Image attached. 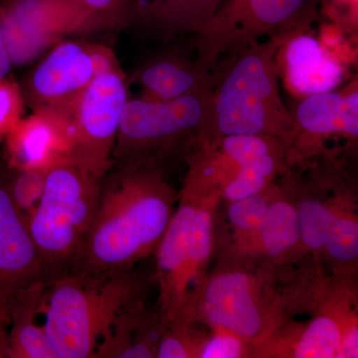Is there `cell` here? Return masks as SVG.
<instances>
[{
    "instance_id": "obj_11",
    "label": "cell",
    "mask_w": 358,
    "mask_h": 358,
    "mask_svg": "<svg viewBox=\"0 0 358 358\" xmlns=\"http://www.w3.org/2000/svg\"><path fill=\"white\" fill-rule=\"evenodd\" d=\"M128 100L121 68L96 78L71 113L74 143L72 162L98 178H105L114 166L113 152Z\"/></svg>"
},
{
    "instance_id": "obj_4",
    "label": "cell",
    "mask_w": 358,
    "mask_h": 358,
    "mask_svg": "<svg viewBox=\"0 0 358 358\" xmlns=\"http://www.w3.org/2000/svg\"><path fill=\"white\" fill-rule=\"evenodd\" d=\"M189 167L178 204L155 251L159 313L166 326L187 317L197 289L208 274L222 192Z\"/></svg>"
},
{
    "instance_id": "obj_30",
    "label": "cell",
    "mask_w": 358,
    "mask_h": 358,
    "mask_svg": "<svg viewBox=\"0 0 358 358\" xmlns=\"http://www.w3.org/2000/svg\"><path fill=\"white\" fill-rule=\"evenodd\" d=\"M274 181L268 180L252 169H239L222 188V201L235 202L248 199L265 190Z\"/></svg>"
},
{
    "instance_id": "obj_3",
    "label": "cell",
    "mask_w": 358,
    "mask_h": 358,
    "mask_svg": "<svg viewBox=\"0 0 358 358\" xmlns=\"http://www.w3.org/2000/svg\"><path fill=\"white\" fill-rule=\"evenodd\" d=\"M293 33L229 54L213 67L210 114L199 145L227 136L264 134L281 141L289 157L296 126L280 95L275 55Z\"/></svg>"
},
{
    "instance_id": "obj_15",
    "label": "cell",
    "mask_w": 358,
    "mask_h": 358,
    "mask_svg": "<svg viewBox=\"0 0 358 358\" xmlns=\"http://www.w3.org/2000/svg\"><path fill=\"white\" fill-rule=\"evenodd\" d=\"M223 258L248 259L273 265H294L307 258L301 244L298 212L286 185L278 186L255 232L228 245Z\"/></svg>"
},
{
    "instance_id": "obj_13",
    "label": "cell",
    "mask_w": 358,
    "mask_h": 358,
    "mask_svg": "<svg viewBox=\"0 0 358 358\" xmlns=\"http://www.w3.org/2000/svg\"><path fill=\"white\" fill-rule=\"evenodd\" d=\"M50 280L25 216L8 185L0 181V329H8L14 308L26 293Z\"/></svg>"
},
{
    "instance_id": "obj_22",
    "label": "cell",
    "mask_w": 358,
    "mask_h": 358,
    "mask_svg": "<svg viewBox=\"0 0 358 358\" xmlns=\"http://www.w3.org/2000/svg\"><path fill=\"white\" fill-rule=\"evenodd\" d=\"M285 178V185L291 193L298 212L303 251L315 265L322 266V252L333 220L334 195L327 197L322 192H310L292 178L291 173Z\"/></svg>"
},
{
    "instance_id": "obj_32",
    "label": "cell",
    "mask_w": 358,
    "mask_h": 358,
    "mask_svg": "<svg viewBox=\"0 0 358 358\" xmlns=\"http://www.w3.org/2000/svg\"><path fill=\"white\" fill-rule=\"evenodd\" d=\"M8 331L0 329V358H8V343H7Z\"/></svg>"
},
{
    "instance_id": "obj_16",
    "label": "cell",
    "mask_w": 358,
    "mask_h": 358,
    "mask_svg": "<svg viewBox=\"0 0 358 358\" xmlns=\"http://www.w3.org/2000/svg\"><path fill=\"white\" fill-rule=\"evenodd\" d=\"M296 138L288 157L289 164L307 159L319 150L322 140L339 134L350 140L358 136V91H331L308 96L293 115Z\"/></svg>"
},
{
    "instance_id": "obj_1",
    "label": "cell",
    "mask_w": 358,
    "mask_h": 358,
    "mask_svg": "<svg viewBox=\"0 0 358 358\" xmlns=\"http://www.w3.org/2000/svg\"><path fill=\"white\" fill-rule=\"evenodd\" d=\"M293 266L221 259L197 289L187 320L239 336L253 357L292 315L310 312L320 268L310 262L296 272Z\"/></svg>"
},
{
    "instance_id": "obj_27",
    "label": "cell",
    "mask_w": 358,
    "mask_h": 358,
    "mask_svg": "<svg viewBox=\"0 0 358 358\" xmlns=\"http://www.w3.org/2000/svg\"><path fill=\"white\" fill-rule=\"evenodd\" d=\"M47 171H18L13 183L8 185L14 203L27 219L38 205L43 194Z\"/></svg>"
},
{
    "instance_id": "obj_6",
    "label": "cell",
    "mask_w": 358,
    "mask_h": 358,
    "mask_svg": "<svg viewBox=\"0 0 358 358\" xmlns=\"http://www.w3.org/2000/svg\"><path fill=\"white\" fill-rule=\"evenodd\" d=\"M102 180L72 160L47 171L43 194L26 221L51 280L70 274L76 266L95 218Z\"/></svg>"
},
{
    "instance_id": "obj_26",
    "label": "cell",
    "mask_w": 358,
    "mask_h": 358,
    "mask_svg": "<svg viewBox=\"0 0 358 358\" xmlns=\"http://www.w3.org/2000/svg\"><path fill=\"white\" fill-rule=\"evenodd\" d=\"M196 324L178 320L167 326L157 348V358H199L200 346L206 334Z\"/></svg>"
},
{
    "instance_id": "obj_33",
    "label": "cell",
    "mask_w": 358,
    "mask_h": 358,
    "mask_svg": "<svg viewBox=\"0 0 358 358\" xmlns=\"http://www.w3.org/2000/svg\"><path fill=\"white\" fill-rule=\"evenodd\" d=\"M336 6H343L350 7L355 13V6L357 7V0H333Z\"/></svg>"
},
{
    "instance_id": "obj_21",
    "label": "cell",
    "mask_w": 358,
    "mask_h": 358,
    "mask_svg": "<svg viewBox=\"0 0 358 358\" xmlns=\"http://www.w3.org/2000/svg\"><path fill=\"white\" fill-rule=\"evenodd\" d=\"M212 143L239 169H252L268 180L289 173L287 148L273 136L239 134L223 136Z\"/></svg>"
},
{
    "instance_id": "obj_19",
    "label": "cell",
    "mask_w": 358,
    "mask_h": 358,
    "mask_svg": "<svg viewBox=\"0 0 358 358\" xmlns=\"http://www.w3.org/2000/svg\"><path fill=\"white\" fill-rule=\"evenodd\" d=\"M225 0H141L133 22L155 36L171 40L179 35H196L209 24Z\"/></svg>"
},
{
    "instance_id": "obj_8",
    "label": "cell",
    "mask_w": 358,
    "mask_h": 358,
    "mask_svg": "<svg viewBox=\"0 0 358 358\" xmlns=\"http://www.w3.org/2000/svg\"><path fill=\"white\" fill-rule=\"evenodd\" d=\"M306 324L286 322L254 357L338 358L343 334L358 327L357 277H322Z\"/></svg>"
},
{
    "instance_id": "obj_5",
    "label": "cell",
    "mask_w": 358,
    "mask_h": 358,
    "mask_svg": "<svg viewBox=\"0 0 358 358\" xmlns=\"http://www.w3.org/2000/svg\"><path fill=\"white\" fill-rule=\"evenodd\" d=\"M143 294L134 270L106 277L63 275L45 286L39 315L59 358H93L120 317L145 305Z\"/></svg>"
},
{
    "instance_id": "obj_9",
    "label": "cell",
    "mask_w": 358,
    "mask_h": 358,
    "mask_svg": "<svg viewBox=\"0 0 358 358\" xmlns=\"http://www.w3.org/2000/svg\"><path fill=\"white\" fill-rule=\"evenodd\" d=\"M307 0H225L195 35L197 60L212 69L217 59L258 43L267 35L294 32Z\"/></svg>"
},
{
    "instance_id": "obj_10",
    "label": "cell",
    "mask_w": 358,
    "mask_h": 358,
    "mask_svg": "<svg viewBox=\"0 0 358 358\" xmlns=\"http://www.w3.org/2000/svg\"><path fill=\"white\" fill-rule=\"evenodd\" d=\"M121 69L115 52L88 41H61L28 79L26 100L33 110H49L69 117L78 99L94 80Z\"/></svg>"
},
{
    "instance_id": "obj_28",
    "label": "cell",
    "mask_w": 358,
    "mask_h": 358,
    "mask_svg": "<svg viewBox=\"0 0 358 358\" xmlns=\"http://www.w3.org/2000/svg\"><path fill=\"white\" fill-rule=\"evenodd\" d=\"M23 112L24 96L20 85L7 77L0 80V141L17 126Z\"/></svg>"
},
{
    "instance_id": "obj_29",
    "label": "cell",
    "mask_w": 358,
    "mask_h": 358,
    "mask_svg": "<svg viewBox=\"0 0 358 358\" xmlns=\"http://www.w3.org/2000/svg\"><path fill=\"white\" fill-rule=\"evenodd\" d=\"M243 357H252L251 346L226 331H211V334H206L199 353V358Z\"/></svg>"
},
{
    "instance_id": "obj_12",
    "label": "cell",
    "mask_w": 358,
    "mask_h": 358,
    "mask_svg": "<svg viewBox=\"0 0 358 358\" xmlns=\"http://www.w3.org/2000/svg\"><path fill=\"white\" fill-rule=\"evenodd\" d=\"M0 28L13 65H24L68 35L91 32L70 0H8L0 6Z\"/></svg>"
},
{
    "instance_id": "obj_25",
    "label": "cell",
    "mask_w": 358,
    "mask_h": 358,
    "mask_svg": "<svg viewBox=\"0 0 358 358\" xmlns=\"http://www.w3.org/2000/svg\"><path fill=\"white\" fill-rule=\"evenodd\" d=\"M88 21L91 32L133 22L141 0H70Z\"/></svg>"
},
{
    "instance_id": "obj_18",
    "label": "cell",
    "mask_w": 358,
    "mask_h": 358,
    "mask_svg": "<svg viewBox=\"0 0 358 358\" xmlns=\"http://www.w3.org/2000/svg\"><path fill=\"white\" fill-rule=\"evenodd\" d=\"M212 69L205 68L199 60L192 62L178 54L155 58L136 74V83L143 94L141 98L164 102L211 88Z\"/></svg>"
},
{
    "instance_id": "obj_23",
    "label": "cell",
    "mask_w": 358,
    "mask_h": 358,
    "mask_svg": "<svg viewBox=\"0 0 358 358\" xmlns=\"http://www.w3.org/2000/svg\"><path fill=\"white\" fill-rule=\"evenodd\" d=\"M47 284L30 289L14 308L7 334L8 358H59L43 326L36 322Z\"/></svg>"
},
{
    "instance_id": "obj_14",
    "label": "cell",
    "mask_w": 358,
    "mask_h": 358,
    "mask_svg": "<svg viewBox=\"0 0 358 358\" xmlns=\"http://www.w3.org/2000/svg\"><path fill=\"white\" fill-rule=\"evenodd\" d=\"M70 119L49 110H33L6 138L7 162L16 171H48L72 160Z\"/></svg>"
},
{
    "instance_id": "obj_20",
    "label": "cell",
    "mask_w": 358,
    "mask_h": 358,
    "mask_svg": "<svg viewBox=\"0 0 358 358\" xmlns=\"http://www.w3.org/2000/svg\"><path fill=\"white\" fill-rule=\"evenodd\" d=\"M358 217L355 195L336 188L334 195V215L322 256L336 277H357Z\"/></svg>"
},
{
    "instance_id": "obj_17",
    "label": "cell",
    "mask_w": 358,
    "mask_h": 358,
    "mask_svg": "<svg viewBox=\"0 0 358 358\" xmlns=\"http://www.w3.org/2000/svg\"><path fill=\"white\" fill-rule=\"evenodd\" d=\"M284 46V66L289 88L301 96L334 91L343 79L341 63L315 37L292 35Z\"/></svg>"
},
{
    "instance_id": "obj_31",
    "label": "cell",
    "mask_w": 358,
    "mask_h": 358,
    "mask_svg": "<svg viewBox=\"0 0 358 358\" xmlns=\"http://www.w3.org/2000/svg\"><path fill=\"white\" fill-rule=\"evenodd\" d=\"M13 66L8 54H7L3 37H2L1 28H0V80L7 77V74Z\"/></svg>"
},
{
    "instance_id": "obj_2",
    "label": "cell",
    "mask_w": 358,
    "mask_h": 358,
    "mask_svg": "<svg viewBox=\"0 0 358 358\" xmlns=\"http://www.w3.org/2000/svg\"><path fill=\"white\" fill-rule=\"evenodd\" d=\"M107 179L70 274L106 277L133 271L155 253L178 204V193L159 164L122 166Z\"/></svg>"
},
{
    "instance_id": "obj_7",
    "label": "cell",
    "mask_w": 358,
    "mask_h": 358,
    "mask_svg": "<svg viewBox=\"0 0 358 358\" xmlns=\"http://www.w3.org/2000/svg\"><path fill=\"white\" fill-rule=\"evenodd\" d=\"M212 87L164 102L129 99L113 152L120 167L157 164L180 145L199 143L210 114Z\"/></svg>"
},
{
    "instance_id": "obj_24",
    "label": "cell",
    "mask_w": 358,
    "mask_h": 358,
    "mask_svg": "<svg viewBox=\"0 0 358 358\" xmlns=\"http://www.w3.org/2000/svg\"><path fill=\"white\" fill-rule=\"evenodd\" d=\"M278 186L273 182L262 192L248 199L235 202L222 201L227 206L226 219L232 229L229 244L240 241L255 232L265 217L268 204L274 197Z\"/></svg>"
}]
</instances>
